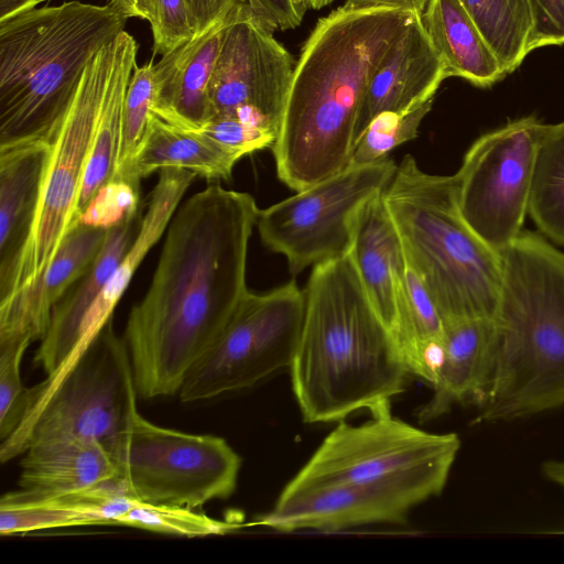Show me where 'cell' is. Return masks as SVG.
<instances>
[{
  "label": "cell",
  "mask_w": 564,
  "mask_h": 564,
  "mask_svg": "<svg viewBox=\"0 0 564 564\" xmlns=\"http://www.w3.org/2000/svg\"><path fill=\"white\" fill-rule=\"evenodd\" d=\"M259 208L212 184L173 215L150 286L122 336L142 399L177 394L249 291V239Z\"/></svg>",
  "instance_id": "1"
},
{
  "label": "cell",
  "mask_w": 564,
  "mask_h": 564,
  "mask_svg": "<svg viewBox=\"0 0 564 564\" xmlns=\"http://www.w3.org/2000/svg\"><path fill=\"white\" fill-rule=\"evenodd\" d=\"M416 14L343 6L318 20L294 67L271 147L276 174L290 188L305 189L349 164L369 82Z\"/></svg>",
  "instance_id": "2"
},
{
  "label": "cell",
  "mask_w": 564,
  "mask_h": 564,
  "mask_svg": "<svg viewBox=\"0 0 564 564\" xmlns=\"http://www.w3.org/2000/svg\"><path fill=\"white\" fill-rule=\"evenodd\" d=\"M301 335L290 366L305 423L340 422L391 403L410 375L349 257L313 267Z\"/></svg>",
  "instance_id": "3"
},
{
  "label": "cell",
  "mask_w": 564,
  "mask_h": 564,
  "mask_svg": "<svg viewBox=\"0 0 564 564\" xmlns=\"http://www.w3.org/2000/svg\"><path fill=\"white\" fill-rule=\"evenodd\" d=\"M500 257L494 365L476 419L486 423L564 405V252L522 230Z\"/></svg>",
  "instance_id": "4"
},
{
  "label": "cell",
  "mask_w": 564,
  "mask_h": 564,
  "mask_svg": "<svg viewBox=\"0 0 564 564\" xmlns=\"http://www.w3.org/2000/svg\"><path fill=\"white\" fill-rule=\"evenodd\" d=\"M127 20L109 4L69 1L0 21V147L51 143L86 67Z\"/></svg>",
  "instance_id": "5"
},
{
  "label": "cell",
  "mask_w": 564,
  "mask_h": 564,
  "mask_svg": "<svg viewBox=\"0 0 564 564\" xmlns=\"http://www.w3.org/2000/svg\"><path fill=\"white\" fill-rule=\"evenodd\" d=\"M405 260L443 321L492 318L502 283L500 253L465 221L455 175H432L408 154L383 192Z\"/></svg>",
  "instance_id": "6"
},
{
  "label": "cell",
  "mask_w": 564,
  "mask_h": 564,
  "mask_svg": "<svg viewBox=\"0 0 564 564\" xmlns=\"http://www.w3.org/2000/svg\"><path fill=\"white\" fill-rule=\"evenodd\" d=\"M370 415L359 425L340 421L288 484L389 488L417 505L442 494L460 448L459 437L411 425L392 415L391 403Z\"/></svg>",
  "instance_id": "7"
},
{
  "label": "cell",
  "mask_w": 564,
  "mask_h": 564,
  "mask_svg": "<svg viewBox=\"0 0 564 564\" xmlns=\"http://www.w3.org/2000/svg\"><path fill=\"white\" fill-rule=\"evenodd\" d=\"M138 397L127 345L110 321L58 381L30 388L29 408L1 441L0 460L55 438L96 441L110 451L139 413Z\"/></svg>",
  "instance_id": "8"
},
{
  "label": "cell",
  "mask_w": 564,
  "mask_h": 564,
  "mask_svg": "<svg viewBox=\"0 0 564 564\" xmlns=\"http://www.w3.org/2000/svg\"><path fill=\"white\" fill-rule=\"evenodd\" d=\"M110 452L124 495L149 505L196 509L227 499L241 468L225 438L166 429L140 413Z\"/></svg>",
  "instance_id": "9"
},
{
  "label": "cell",
  "mask_w": 564,
  "mask_h": 564,
  "mask_svg": "<svg viewBox=\"0 0 564 564\" xmlns=\"http://www.w3.org/2000/svg\"><path fill=\"white\" fill-rule=\"evenodd\" d=\"M305 293L295 280L243 296L235 313L185 378L182 402L210 400L251 388L290 368L302 330Z\"/></svg>",
  "instance_id": "10"
},
{
  "label": "cell",
  "mask_w": 564,
  "mask_h": 564,
  "mask_svg": "<svg viewBox=\"0 0 564 564\" xmlns=\"http://www.w3.org/2000/svg\"><path fill=\"white\" fill-rule=\"evenodd\" d=\"M118 47L117 36L94 56L51 141L34 224L8 295L42 276L64 238L78 225L83 176Z\"/></svg>",
  "instance_id": "11"
},
{
  "label": "cell",
  "mask_w": 564,
  "mask_h": 564,
  "mask_svg": "<svg viewBox=\"0 0 564 564\" xmlns=\"http://www.w3.org/2000/svg\"><path fill=\"white\" fill-rule=\"evenodd\" d=\"M395 170L390 158L348 164L295 195L259 209L256 225L261 240L286 258L292 273L347 254L357 210L386 189Z\"/></svg>",
  "instance_id": "12"
},
{
  "label": "cell",
  "mask_w": 564,
  "mask_h": 564,
  "mask_svg": "<svg viewBox=\"0 0 564 564\" xmlns=\"http://www.w3.org/2000/svg\"><path fill=\"white\" fill-rule=\"evenodd\" d=\"M544 127L529 116L480 135L454 174L463 218L498 253L523 230Z\"/></svg>",
  "instance_id": "13"
},
{
  "label": "cell",
  "mask_w": 564,
  "mask_h": 564,
  "mask_svg": "<svg viewBox=\"0 0 564 564\" xmlns=\"http://www.w3.org/2000/svg\"><path fill=\"white\" fill-rule=\"evenodd\" d=\"M251 13L232 14L209 84L213 118H235L279 135L293 78L290 53Z\"/></svg>",
  "instance_id": "14"
},
{
  "label": "cell",
  "mask_w": 564,
  "mask_h": 564,
  "mask_svg": "<svg viewBox=\"0 0 564 564\" xmlns=\"http://www.w3.org/2000/svg\"><path fill=\"white\" fill-rule=\"evenodd\" d=\"M416 502L389 488L356 485L286 484L274 507L249 525L281 532L340 531L369 524H401Z\"/></svg>",
  "instance_id": "15"
},
{
  "label": "cell",
  "mask_w": 564,
  "mask_h": 564,
  "mask_svg": "<svg viewBox=\"0 0 564 564\" xmlns=\"http://www.w3.org/2000/svg\"><path fill=\"white\" fill-rule=\"evenodd\" d=\"M108 232L78 224L42 276L0 300V347L44 337L55 304L95 262Z\"/></svg>",
  "instance_id": "16"
},
{
  "label": "cell",
  "mask_w": 564,
  "mask_h": 564,
  "mask_svg": "<svg viewBox=\"0 0 564 564\" xmlns=\"http://www.w3.org/2000/svg\"><path fill=\"white\" fill-rule=\"evenodd\" d=\"M234 12L154 64V115L186 130L212 119L209 84Z\"/></svg>",
  "instance_id": "17"
},
{
  "label": "cell",
  "mask_w": 564,
  "mask_h": 564,
  "mask_svg": "<svg viewBox=\"0 0 564 564\" xmlns=\"http://www.w3.org/2000/svg\"><path fill=\"white\" fill-rule=\"evenodd\" d=\"M447 77L445 64L422 24L421 14H416L389 47L369 82L359 135L381 112L403 111L433 100Z\"/></svg>",
  "instance_id": "18"
},
{
  "label": "cell",
  "mask_w": 564,
  "mask_h": 564,
  "mask_svg": "<svg viewBox=\"0 0 564 564\" xmlns=\"http://www.w3.org/2000/svg\"><path fill=\"white\" fill-rule=\"evenodd\" d=\"M50 153L41 140L0 147V300L29 241Z\"/></svg>",
  "instance_id": "19"
},
{
  "label": "cell",
  "mask_w": 564,
  "mask_h": 564,
  "mask_svg": "<svg viewBox=\"0 0 564 564\" xmlns=\"http://www.w3.org/2000/svg\"><path fill=\"white\" fill-rule=\"evenodd\" d=\"M492 365V318L444 321L441 365L432 383L433 394L419 410V420H434L455 404L478 409L487 393Z\"/></svg>",
  "instance_id": "20"
},
{
  "label": "cell",
  "mask_w": 564,
  "mask_h": 564,
  "mask_svg": "<svg viewBox=\"0 0 564 564\" xmlns=\"http://www.w3.org/2000/svg\"><path fill=\"white\" fill-rule=\"evenodd\" d=\"M135 217L109 229L107 240L88 271L55 304L48 328L40 340L34 362L46 378L48 387L58 381L72 367L82 323L112 271L133 241Z\"/></svg>",
  "instance_id": "21"
},
{
  "label": "cell",
  "mask_w": 564,
  "mask_h": 564,
  "mask_svg": "<svg viewBox=\"0 0 564 564\" xmlns=\"http://www.w3.org/2000/svg\"><path fill=\"white\" fill-rule=\"evenodd\" d=\"M383 192L357 210L348 254L373 308L392 334L397 323V282L406 260Z\"/></svg>",
  "instance_id": "22"
},
{
  "label": "cell",
  "mask_w": 564,
  "mask_h": 564,
  "mask_svg": "<svg viewBox=\"0 0 564 564\" xmlns=\"http://www.w3.org/2000/svg\"><path fill=\"white\" fill-rule=\"evenodd\" d=\"M22 455L19 485L29 491L69 495L118 478L112 453L96 441L55 438L35 443Z\"/></svg>",
  "instance_id": "23"
},
{
  "label": "cell",
  "mask_w": 564,
  "mask_h": 564,
  "mask_svg": "<svg viewBox=\"0 0 564 564\" xmlns=\"http://www.w3.org/2000/svg\"><path fill=\"white\" fill-rule=\"evenodd\" d=\"M240 159L204 134L173 126L152 112L134 158L117 180L140 189L142 178L165 167H177L207 181H227Z\"/></svg>",
  "instance_id": "24"
},
{
  "label": "cell",
  "mask_w": 564,
  "mask_h": 564,
  "mask_svg": "<svg viewBox=\"0 0 564 564\" xmlns=\"http://www.w3.org/2000/svg\"><path fill=\"white\" fill-rule=\"evenodd\" d=\"M422 24L441 55L448 77L489 87L507 74L460 0H430Z\"/></svg>",
  "instance_id": "25"
},
{
  "label": "cell",
  "mask_w": 564,
  "mask_h": 564,
  "mask_svg": "<svg viewBox=\"0 0 564 564\" xmlns=\"http://www.w3.org/2000/svg\"><path fill=\"white\" fill-rule=\"evenodd\" d=\"M113 491L100 485L69 495L20 489L0 499V533L13 535L51 529L110 525Z\"/></svg>",
  "instance_id": "26"
},
{
  "label": "cell",
  "mask_w": 564,
  "mask_h": 564,
  "mask_svg": "<svg viewBox=\"0 0 564 564\" xmlns=\"http://www.w3.org/2000/svg\"><path fill=\"white\" fill-rule=\"evenodd\" d=\"M119 47L104 95L98 124L86 164L77 204L78 214L87 207L98 189L115 180L122 142L123 104L131 76L137 67L139 45L122 31Z\"/></svg>",
  "instance_id": "27"
},
{
  "label": "cell",
  "mask_w": 564,
  "mask_h": 564,
  "mask_svg": "<svg viewBox=\"0 0 564 564\" xmlns=\"http://www.w3.org/2000/svg\"><path fill=\"white\" fill-rule=\"evenodd\" d=\"M444 321L416 272L408 264L397 282L393 337L410 373L431 386L443 355Z\"/></svg>",
  "instance_id": "28"
},
{
  "label": "cell",
  "mask_w": 564,
  "mask_h": 564,
  "mask_svg": "<svg viewBox=\"0 0 564 564\" xmlns=\"http://www.w3.org/2000/svg\"><path fill=\"white\" fill-rule=\"evenodd\" d=\"M528 215L544 237L564 246V121L544 127L534 161Z\"/></svg>",
  "instance_id": "29"
},
{
  "label": "cell",
  "mask_w": 564,
  "mask_h": 564,
  "mask_svg": "<svg viewBox=\"0 0 564 564\" xmlns=\"http://www.w3.org/2000/svg\"><path fill=\"white\" fill-rule=\"evenodd\" d=\"M495 52L506 74L529 52L532 17L528 0H460Z\"/></svg>",
  "instance_id": "30"
},
{
  "label": "cell",
  "mask_w": 564,
  "mask_h": 564,
  "mask_svg": "<svg viewBox=\"0 0 564 564\" xmlns=\"http://www.w3.org/2000/svg\"><path fill=\"white\" fill-rule=\"evenodd\" d=\"M118 525L156 533L202 538L229 533L240 528L241 523L214 519L185 507L149 505L134 500L120 517Z\"/></svg>",
  "instance_id": "31"
},
{
  "label": "cell",
  "mask_w": 564,
  "mask_h": 564,
  "mask_svg": "<svg viewBox=\"0 0 564 564\" xmlns=\"http://www.w3.org/2000/svg\"><path fill=\"white\" fill-rule=\"evenodd\" d=\"M432 104L433 100L408 110L377 115L357 139L349 164H366L387 159L393 149L416 138Z\"/></svg>",
  "instance_id": "32"
},
{
  "label": "cell",
  "mask_w": 564,
  "mask_h": 564,
  "mask_svg": "<svg viewBox=\"0 0 564 564\" xmlns=\"http://www.w3.org/2000/svg\"><path fill=\"white\" fill-rule=\"evenodd\" d=\"M154 104V63L138 66L131 76L124 104L122 142L115 180L130 165L145 133Z\"/></svg>",
  "instance_id": "33"
},
{
  "label": "cell",
  "mask_w": 564,
  "mask_h": 564,
  "mask_svg": "<svg viewBox=\"0 0 564 564\" xmlns=\"http://www.w3.org/2000/svg\"><path fill=\"white\" fill-rule=\"evenodd\" d=\"M29 340L0 347V438L19 425L30 404V388L22 384L21 362Z\"/></svg>",
  "instance_id": "34"
},
{
  "label": "cell",
  "mask_w": 564,
  "mask_h": 564,
  "mask_svg": "<svg viewBox=\"0 0 564 564\" xmlns=\"http://www.w3.org/2000/svg\"><path fill=\"white\" fill-rule=\"evenodd\" d=\"M140 189L122 180L101 186L82 212L79 225L109 230L137 216Z\"/></svg>",
  "instance_id": "35"
},
{
  "label": "cell",
  "mask_w": 564,
  "mask_h": 564,
  "mask_svg": "<svg viewBox=\"0 0 564 564\" xmlns=\"http://www.w3.org/2000/svg\"><path fill=\"white\" fill-rule=\"evenodd\" d=\"M153 52L161 56L189 41L196 29L185 0H153Z\"/></svg>",
  "instance_id": "36"
},
{
  "label": "cell",
  "mask_w": 564,
  "mask_h": 564,
  "mask_svg": "<svg viewBox=\"0 0 564 564\" xmlns=\"http://www.w3.org/2000/svg\"><path fill=\"white\" fill-rule=\"evenodd\" d=\"M193 131L204 134L240 158L272 147L276 140V135L267 130L229 117H215Z\"/></svg>",
  "instance_id": "37"
},
{
  "label": "cell",
  "mask_w": 564,
  "mask_h": 564,
  "mask_svg": "<svg viewBox=\"0 0 564 564\" xmlns=\"http://www.w3.org/2000/svg\"><path fill=\"white\" fill-rule=\"evenodd\" d=\"M532 17L529 52L564 44V0H528Z\"/></svg>",
  "instance_id": "38"
},
{
  "label": "cell",
  "mask_w": 564,
  "mask_h": 564,
  "mask_svg": "<svg viewBox=\"0 0 564 564\" xmlns=\"http://www.w3.org/2000/svg\"><path fill=\"white\" fill-rule=\"evenodd\" d=\"M254 18L271 32L296 28L297 18L290 0H247Z\"/></svg>",
  "instance_id": "39"
},
{
  "label": "cell",
  "mask_w": 564,
  "mask_h": 564,
  "mask_svg": "<svg viewBox=\"0 0 564 564\" xmlns=\"http://www.w3.org/2000/svg\"><path fill=\"white\" fill-rule=\"evenodd\" d=\"M196 29L200 33L229 17L247 0H185Z\"/></svg>",
  "instance_id": "40"
},
{
  "label": "cell",
  "mask_w": 564,
  "mask_h": 564,
  "mask_svg": "<svg viewBox=\"0 0 564 564\" xmlns=\"http://www.w3.org/2000/svg\"><path fill=\"white\" fill-rule=\"evenodd\" d=\"M430 0H346L347 8L368 9V8H394L422 14Z\"/></svg>",
  "instance_id": "41"
},
{
  "label": "cell",
  "mask_w": 564,
  "mask_h": 564,
  "mask_svg": "<svg viewBox=\"0 0 564 564\" xmlns=\"http://www.w3.org/2000/svg\"><path fill=\"white\" fill-rule=\"evenodd\" d=\"M108 4L127 19L139 18L149 23L152 20L153 0H109Z\"/></svg>",
  "instance_id": "42"
},
{
  "label": "cell",
  "mask_w": 564,
  "mask_h": 564,
  "mask_svg": "<svg viewBox=\"0 0 564 564\" xmlns=\"http://www.w3.org/2000/svg\"><path fill=\"white\" fill-rule=\"evenodd\" d=\"M45 1L48 0H0V21L31 11Z\"/></svg>",
  "instance_id": "43"
},
{
  "label": "cell",
  "mask_w": 564,
  "mask_h": 564,
  "mask_svg": "<svg viewBox=\"0 0 564 564\" xmlns=\"http://www.w3.org/2000/svg\"><path fill=\"white\" fill-rule=\"evenodd\" d=\"M542 473L549 481L564 489V459L545 462Z\"/></svg>",
  "instance_id": "44"
},
{
  "label": "cell",
  "mask_w": 564,
  "mask_h": 564,
  "mask_svg": "<svg viewBox=\"0 0 564 564\" xmlns=\"http://www.w3.org/2000/svg\"><path fill=\"white\" fill-rule=\"evenodd\" d=\"M297 18L302 21L307 8L310 7L308 0H290Z\"/></svg>",
  "instance_id": "45"
},
{
  "label": "cell",
  "mask_w": 564,
  "mask_h": 564,
  "mask_svg": "<svg viewBox=\"0 0 564 564\" xmlns=\"http://www.w3.org/2000/svg\"><path fill=\"white\" fill-rule=\"evenodd\" d=\"M334 0H308L310 8L313 9H321L329 3H332Z\"/></svg>",
  "instance_id": "46"
}]
</instances>
